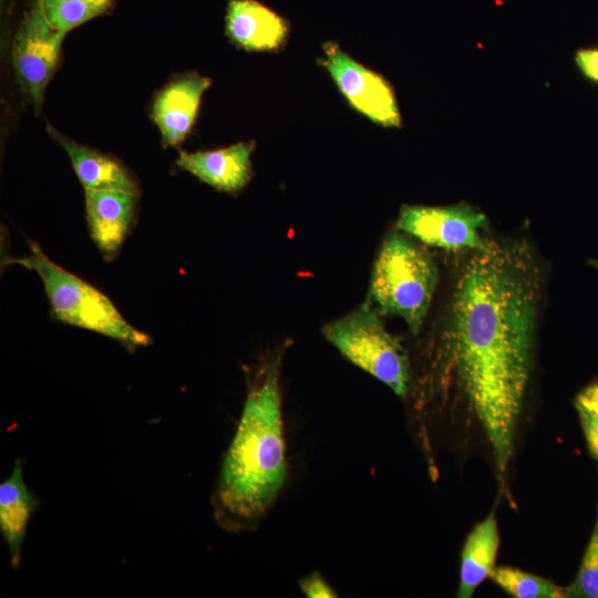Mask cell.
<instances>
[{"label":"cell","instance_id":"obj_1","mask_svg":"<svg viewBox=\"0 0 598 598\" xmlns=\"http://www.w3.org/2000/svg\"><path fill=\"white\" fill-rule=\"evenodd\" d=\"M537 281L526 246L489 244L465 265L453 301V360L501 473L529 378Z\"/></svg>","mask_w":598,"mask_h":598},{"label":"cell","instance_id":"obj_2","mask_svg":"<svg viewBox=\"0 0 598 598\" xmlns=\"http://www.w3.org/2000/svg\"><path fill=\"white\" fill-rule=\"evenodd\" d=\"M280 359L250 381L235 433L212 496L213 515L226 532L255 530L287 478Z\"/></svg>","mask_w":598,"mask_h":598},{"label":"cell","instance_id":"obj_3","mask_svg":"<svg viewBox=\"0 0 598 598\" xmlns=\"http://www.w3.org/2000/svg\"><path fill=\"white\" fill-rule=\"evenodd\" d=\"M29 248L27 256L7 264L38 274L55 319L112 338L128 350L150 344V337L127 322L103 292L52 261L37 243L29 240Z\"/></svg>","mask_w":598,"mask_h":598},{"label":"cell","instance_id":"obj_4","mask_svg":"<svg viewBox=\"0 0 598 598\" xmlns=\"http://www.w3.org/2000/svg\"><path fill=\"white\" fill-rule=\"evenodd\" d=\"M437 270L429 254L404 236H389L373 266L368 303L402 318L417 332L431 305Z\"/></svg>","mask_w":598,"mask_h":598},{"label":"cell","instance_id":"obj_5","mask_svg":"<svg viewBox=\"0 0 598 598\" xmlns=\"http://www.w3.org/2000/svg\"><path fill=\"white\" fill-rule=\"evenodd\" d=\"M323 334L354 365L388 385L396 395H406L410 384L406 352L384 329L378 312L368 302L327 324Z\"/></svg>","mask_w":598,"mask_h":598},{"label":"cell","instance_id":"obj_6","mask_svg":"<svg viewBox=\"0 0 598 598\" xmlns=\"http://www.w3.org/2000/svg\"><path fill=\"white\" fill-rule=\"evenodd\" d=\"M64 37L50 24L41 0H33L16 34L12 61L17 78L35 109L42 105Z\"/></svg>","mask_w":598,"mask_h":598},{"label":"cell","instance_id":"obj_7","mask_svg":"<svg viewBox=\"0 0 598 598\" xmlns=\"http://www.w3.org/2000/svg\"><path fill=\"white\" fill-rule=\"evenodd\" d=\"M322 65L358 112L383 127H400L401 114L394 90L381 74L353 60L336 42H326Z\"/></svg>","mask_w":598,"mask_h":598},{"label":"cell","instance_id":"obj_8","mask_svg":"<svg viewBox=\"0 0 598 598\" xmlns=\"http://www.w3.org/2000/svg\"><path fill=\"white\" fill-rule=\"evenodd\" d=\"M486 216L466 204L453 206L405 205L398 228L424 244L450 249L485 250L489 244L481 231L487 227Z\"/></svg>","mask_w":598,"mask_h":598},{"label":"cell","instance_id":"obj_9","mask_svg":"<svg viewBox=\"0 0 598 598\" xmlns=\"http://www.w3.org/2000/svg\"><path fill=\"white\" fill-rule=\"evenodd\" d=\"M209 86L208 78L187 73L175 78L157 92L151 113L165 146L178 145L190 132L202 96Z\"/></svg>","mask_w":598,"mask_h":598},{"label":"cell","instance_id":"obj_10","mask_svg":"<svg viewBox=\"0 0 598 598\" xmlns=\"http://www.w3.org/2000/svg\"><path fill=\"white\" fill-rule=\"evenodd\" d=\"M84 196L91 237L103 257L112 260L128 234L138 195L120 190L84 189Z\"/></svg>","mask_w":598,"mask_h":598},{"label":"cell","instance_id":"obj_11","mask_svg":"<svg viewBox=\"0 0 598 598\" xmlns=\"http://www.w3.org/2000/svg\"><path fill=\"white\" fill-rule=\"evenodd\" d=\"M254 148V142H240L215 151H179L176 165L220 192L235 193L251 178Z\"/></svg>","mask_w":598,"mask_h":598},{"label":"cell","instance_id":"obj_12","mask_svg":"<svg viewBox=\"0 0 598 598\" xmlns=\"http://www.w3.org/2000/svg\"><path fill=\"white\" fill-rule=\"evenodd\" d=\"M226 34L247 51H272L287 40L289 23L257 0H229Z\"/></svg>","mask_w":598,"mask_h":598},{"label":"cell","instance_id":"obj_13","mask_svg":"<svg viewBox=\"0 0 598 598\" xmlns=\"http://www.w3.org/2000/svg\"><path fill=\"white\" fill-rule=\"evenodd\" d=\"M48 133L68 153L75 175L84 189L140 194L137 179L116 158L72 141L51 125H48Z\"/></svg>","mask_w":598,"mask_h":598},{"label":"cell","instance_id":"obj_14","mask_svg":"<svg viewBox=\"0 0 598 598\" xmlns=\"http://www.w3.org/2000/svg\"><path fill=\"white\" fill-rule=\"evenodd\" d=\"M38 506L39 499L23 478V458L18 457L11 474L0 484V533L14 568L21 563L28 523Z\"/></svg>","mask_w":598,"mask_h":598},{"label":"cell","instance_id":"obj_15","mask_svg":"<svg viewBox=\"0 0 598 598\" xmlns=\"http://www.w3.org/2000/svg\"><path fill=\"white\" fill-rule=\"evenodd\" d=\"M499 547L498 526L492 513L468 534L462 554L457 596L471 598L475 589L495 570Z\"/></svg>","mask_w":598,"mask_h":598},{"label":"cell","instance_id":"obj_16","mask_svg":"<svg viewBox=\"0 0 598 598\" xmlns=\"http://www.w3.org/2000/svg\"><path fill=\"white\" fill-rule=\"evenodd\" d=\"M50 24L65 34L93 18L109 12L115 0H41Z\"/></svg>","mask_w":598,"mask_h":598},{"label":"cell","instance_id":"obj_17","mask_svg":"<svg viewBox=\"0 0 598 598\" xmlns=\"http://www.w3.org/2000/svg\"><path fill=\"white\" fill-rule=\"evenodd\" d=\"M491 578L501 589L514 598L568 597L566 588L513 567L495 568Z\"/></svg>","mask_w":598,"mask_h":598},{"label":"cell","instance_id":"obj_18","mask_svg":"<svg viewBox=\"0 0 598 598\" xmlns=\"http://www.w3.org/2000/svg\"><path fill=\"white\" fill-rule=\"evenodd\" d=\"M566 591L568 597L598 598V516L577 577Z\"/></svg>","mask_w":598,"mask_h":598},{"label":"cell","instance_id":"obj_19","mask_svg":"<svg viewBox=\"0 0 598 598\" xmlns=\"http://www.w3.org/2000/svg\"><path fill=\"white\" fill-rule=\"evenodd\" d=\"M574 61L584 80L598 87V43L577 49Z\"/></svg>","mask_w":598,"mask_h":598},{"label":"cell","instance_id":"obj_20","mask_svg":"<svg viewBox=\"0 0 598 598\" xmlns=\"http://www.w3.org/2000/svg\"><path fill=\"white\" fill-rule=\"evenodd\" d=\"M300 590L308 598L337 597L336 590L319 571H313L299 581Z\"/></svg>","mask_w":598,"mask_h":598},{"label":"cell","instance_id":"obj_21","mask_svg":"<svg viewBox=\"0 0 598 598\" xmlns=\"http://www.w3.org/2000/svg\"><path fill=\"white\" fill-rule=\"evenodd\" d=\"M590 454L598 461V415L577 410Z\"/></svg>","mask_w":598,"mask_h":598},{"label":"cell","instance_id":"obj_22","mask_svg":"<svg viewBox=\"0 0 598 598\" xmlns=\"http://www.w3.org/2000/svg\"><path fill=\"white\" fill-rule=\"evenodd\" d=\"M576 410L598 415V382L585 388L576 398Z\"/></svg>","mask_w":598,"mask_h":598}]
</instances>
